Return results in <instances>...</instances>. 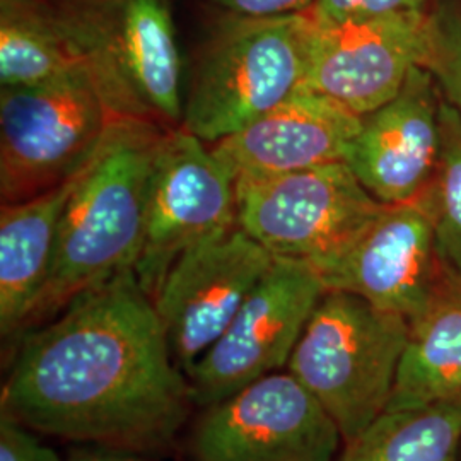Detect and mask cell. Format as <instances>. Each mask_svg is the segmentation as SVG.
Here are the masks:
<instances>
[{"mask_svg":"<svg viewBox=\"0 0 461 461\" xmlns=\"http://www.w3.org/2000/svg\"><path fill=\"white\" fill-rule=\"evenodd\" d=\"M194 407L133 268L23 331L0 395V413L34 432L139 453L171 445Z\"/></svg>","mask_w":461,"mask_h":461,"instance_id":"1","label":"cell"},{"mask_svg":"<svg viewBox=\"0 0 461 461\" xmlns=\"http://www.w3.org/2000/svg\"><path fill=\"white\" fill-rule=\"evenodd\" d=\"M166 131L139 118H116L110 125L76 176L60 219L51 272L24 331L55 318L84 291L135 270L150 178Z\"/></svg>","mask_w":461,"mask_h":461,"instance_id":"2","label":"cell"},{"mask_svg":"<svg viewBox=\"0 0 461 461\" xmlns=\"http://www.w3.org/2000/svg\"><path fill=\"white\" fill-rule=\"evenodd\" d=\"M310 14L226 13L197 50L185 83L183 131L212 146L240 132L303 87Z\"/></svg>","mask_w":461,"mask_h":461,"instance_id":"3","label":"cell"},{"mask_svg":"<svg viewBox=\"0 0 461 461\" xmlns=\"http://www.w3.org/2000/svg\"><path fill=\"white\" fill-rule=\"evenodd\" d=\"M116 118L182 125L185 70L166 0H47Z\"/></svg>","mask_w":461,"mask_h":461,"instance_id":"4","label":"cell"},{"mask_svg":"<svg viewBox=\"0 0 461 461\" xmlns=\"http://www.w3.org/2000/svg\"><path fill=\"white\" fill-rule=\"evenodd\" d=\"M411 335L402 314L327 289L287 363L342 434L356 439L386 412Z\"/></svg>","mask_w":461,"mask_h":461,"instance_id":"5","label":"cell"},{"mask_svg":"<svg viewBox=\"0 0 461 461\" xmlns=\"http://www.w3.org/2000/svg\"><path fill=\"white\" fill-rule=\"evenodd\" d=\"M115 120L83 66L45 83L2 87V203L36 197L72 178Z\"/></svg>","mask_w":461,"mask_h":461,"instance_id":"6","label":"cell"},{"mask_svg":"<svg viewBox=\"0 0 461 461\" xmlns=\"http://www.w3.org/2000/svg\"><path fill=\"white\" fill-rule=\"evenodd\" d=\"M238 224L277 258L316 265L346 248L384 207L346 161L274 176H238Z\"/></svg>","mask_w":461,"mask_h":461,"instance_id":"7","label":"cell"},{"mask_svg":"<svg viewBox=\"0 0 461 461\" xmlns=\"http://www.w3.org/2000/svg\"><path fill=\"white\" fill-rule=\"evenodd\" d=\"M325 291L313 265L276 257L230 327L188 371L195 407L207 409L287 367Z\"/></svg>","mask_w":461,"mask_h":461,"instance_id":"8","label":"cell"},{"mask_svg":"<svg viewBox=\"0 0 461 461\" xmlns=\"http://www.w3.org/2000/svg\"><path fill=\"white\" fill-rule=\"evenodd\" d=\"M340 445L333 419L289 371L203 409L192 434L197 461H337Z\"/></svg>","mask_w":461,"mask_h":461,"instance_id":"9","label":"cell"},{"mask_svg":"<svg viewBox=\"0 0 461 461\" xmlns=\"http://www.w3.org/2000/svg\"><path fill=\"white\" fill-rule=\"evenodd\" d=\"M238 224L236 175L214 150L182 127L166 131L149 190L135 274L154 299L188 248Z\"/></svg>","mask_w":461,"mask_h":461,"instance_id":"10","label":"cell"},{"mask_svg":"<svg viewBox=\"0 0 461 461\" xmlns=\"http://www.w3.org/2000/svg\"><path fill=\"white\" fill-rule=\"evenodd\" d=\"M430 30L429 9L331 24L313 21L303 87L333 99L354 115H367L395 98L413 68L424 66Z\"/></svg>","mask_w":461,"mask_h":461,"instance_id":"11","label":"cell"},{"mask_svg":"<svg viewBox=\"0 0 461 461\" xmlns=\"http://www.w3.org/2000/svg\"><path fill=\"white\" fill-rule=\"evenodd\" d=\"M274 258L236 224L188 248L171 265L152 301L185 375L230 327Z\"/></svg>","mask_w":461,"mask_h":461,"instance_id":"12","label":"cell"},{"mask_svg":"<svg viewBox=\"0 0 461 461\" xmlns=\"http://www.w3.org/2000/svg\"><path fill=\"white\" fill-rule=\"evenodd\" d=\"M314 268L327 289L357 294L411 323L434 296L446 260L419 197L384 205L346 248Z\"/></svg>","mask_w":461,"mask_h":461,"instance_id":"13","label":"cell"},{"mask_svg":"<svg viewBox=\"0 0 461 461\" xmlns=\"http://www.w3.org/2000/svg\"><path fill=\"white\" fill-rule=\"evenodd\" d=\"M441 101L432 72L419 66L395 98L361 116L344 161L381 203L412 202L428 190L441 152Z\"/></svg>","mask_w":461,"mask_h":461,"instance_id":"14","label":"cell"},{"mask_svg":"<svg viewBox=\"0 0 461 461\" xmlns=\"http://www.w3.org/2000/svg\"><path fill=\"white\" fill-rule=\"evenodd\" d=\"M361 116L301 87L211 148L238 176H274L344 161Z\"/></svg>","mask_w":461,"mask_h":461,"instance_id":"15","label":"cell"},{"mask_svg":"<svg viewBox=\"0 0 461 461\" xmlns=\"http://www.w3.org/2000/svg\"><path fill=\"white\" fill-rule=\"evenodd\" d=\"M77 173L45 194L2 203L0 331L4 339L24 331L45 289L55 258L60 219Z\"/></svg>","mask_w":461,"mask_h":461,"instance_id":"16","label":"cell"},{"mask_svg":"<svg viewBox=\"0 0 461 461\" xmlns=\"http://www.w3.org/2000/svg\"><path fill=\"white\" fill-rule=\"evenodd\" d=\"M461 403V277L446 262L443 279L411 335L386 411Z\"/></svg>","mask_w":461,"mask_h":461,"instance_id":"17","label":"cell"},{"mask_svg":"<svg viewBox=\"0 0 461 461\" xmlns=\"http://www.w3.org/2000/svg\"><path fill=\"white\" fill-rule=\"evenodd\" d=\"M461 403L386 411L337 461H458Z\"/></svg>","mask_w":461,"mask_h":461,"instance_id":"18","label":"cell"},{"mask_svg":"<svg viewBox=\"0 0 461 461\" xmlns=\"http://www.w3.org/2000/svg\"><path fill=\"white\" fill-rule=\"evenodd\" d=\"M81 67L47 0H0V86L55 79Z\"/></svg>","mask_w":461,"mask_h":461,"instance_id":"19","label":"cell"},{"mask_svg":"<svg viewBox=\"0 0 461 461\" xmlns=\"http://www.w3.org/2000/svg\"><path fill=\"white\" fill-rule=\"evenodd\" d=\"M420 198L428 207L441 255L461 277V113L445 96L439 163Z\"/></svg>","mask_w":461,"mask_h":461,"instance_id":"20","label":"cell"},{"mask_svg":"<svg viewBox=\"0 0 461 461\" xmlns=\"http://www.w3.org/2000/svg\"><path fill=\"white\" fill-rule=\"evenodd\" d=\"M430 16V47L424 67L461 113V5L455 0H438Z\"/></svg>","mask_w":461,"mask_h":461,"instance_id":"21","label":"cell"},{"mask_svg":"<svg viewBox=\"0 0 461 461\" xmlns=\"http://www.w3.org/2000/svg\"><path fill=\"white\" fill-rule=\"evenodd\" d=\"M429 4L430 0H314L306 13L320 24H331L352 17L428 9Z\"/></svg>","mask_w":461,"mask_h":461,"instance_id":"22","label":"cell"},{"mask_svg":"<svg viewBox=\"0 0 461 461\" xmlns=\"http://www.w3.org/2000/svg\"><path fill=\"white\" fill-rule=\"evenodd\" d=\"M0 461H62L59 453L40 441L33 429L0 413Z\"/></svg>","mask_w":461,"mask_h":461,"instance_id":"23","label":"cell"},{"mask_svg":"<svg viewBox=\"0 0 461 461\" xmlns=\"http://www.w3.org/2000/svg\"><path fill=\"white\" fill-rule=\"evenodd\" d=\"M230 14L238 16H284L304 13L314 0H207Z\"/></svg>","mask_w":461,"mask_h":461,"instance_id":"24","label":"cell"},{"mask_svg":"<svg viewBox=\"0 0 461 461\" xmlns=\"http://www.w3.org/2000/svg\"><path fill=\"white\" fill-rule=\"evenodd\" d=\"M66 461H161L150 458L146 453L116 449L106 446L86 445L72 449Z\"/></svg>","mask_w":461,"mask_h":461,"instance_id":"25","label":"cell"}]
</instances>
